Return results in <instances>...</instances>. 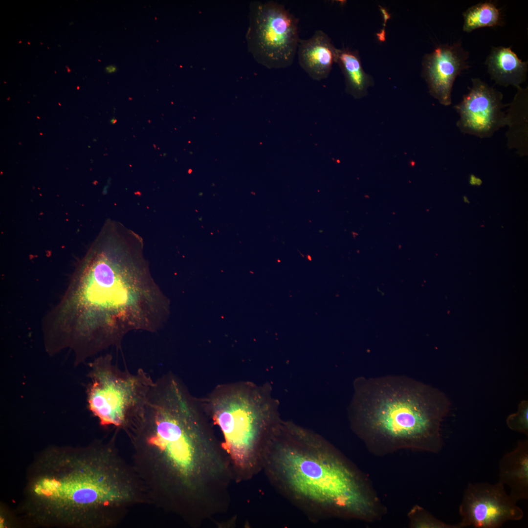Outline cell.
I'll return each instance as SVG.
<instances>
[{
    "instance_id": "obj_12",
    "label": "cell",
    "mask_w": 528,
    "mask_h": 528,
    "mask_svg": "<svg viewBox=\"0 0 528 528\" xmlns=\"http://www.w3.org/2000/svg\"><path fill=\"white\" fill-rule=\"evenodd\" d=\"M337 50L328 35L317 30L310 38L300 39L297 51L299 64L312 79H325L335 63Z\"/></svg>"
},
{
    "instance_id": "obj_23",
    "label": "cell",
    "mask_w": 528,
    "mask_h": 528,
    "mask_svg": "<svg viewBox=\"0 0 528 528\" xmlns=\"http://www.w3.org/2000/svg\"><path fill=\"white\" fill-rule=\"evenodd\" d=\"M66 67H67V72H70L71 71L70 68L69 67H67V66H66Z\"/></svg>"
},
{
    "instance_id": "obj_7",
    "label": "cell",
    "mask_w": 528,
    "mask_h": 528,
    "mask_svg": "<svg viewBox=\"0 0 528 528\" xmlns=\"http://www.w3.org/2000/svg\"><path fill=\"white\" fill-rule=\"evenodd\" d=\"M88 366L89 410L101 426L127 434L141 418L154 381L142 369L134 374L121 370L109 354L96 358Z\"/></svg>"
},
{
    "instance_id": "obj_10",
    "label": "cell",
    "mask_w": 528,
    "mask_h": 528,
    "mask_svg": "<svg viewBox=\"0 0 528 528\" xmlns=\"http://www.w3.org/2000/svg\"><path fill=\"white\" fill-rule=\"evenodd\" d=\"M472 86L462 100L454 106L460 118L457 126L463 133L484 138L490 137L506 126L503 94L480 78L471 80Z\"/></svg>"
},
{
    "instance_id": "obj_16",
    "label": "cell",
    "mask_w": 528,
    "mask_h": 528,
    "mask_svg": "<svg viewBox=\"0 0 528 528\" xmlns=\"http://www.w3.org/2000/svg\"><path fill=\"white\" fill-rule=\"evenodd\" d=\"M335 63L344 75L346 91L355 98L365 96L373 79L363 70L358 52L347 48L337 49Z\"/></svg>"
},
{
    "instance_id": "obj_3",
    "label": "cell",
    "mask_w": 528,
    "mask_h": 528,
    "mask_svg": "<svg viewBox=\"0 0 528 528\" xmlns=\"http://www.w3.org/2000/svg\"><path fill=\"white\" fill-rule=\"evenodd\" d=\"M114 435L81 447H52L32 464L23 506L36 525L112 528L135 506L149 504Z\"/></svg>"
},
{
    "instance_id": "obj_24",
    "label": "cell",
    "mask_w": 528,
    "mask_h": 528,
    "mask_svg": "<svg viewBox=\"0 0 528 528\" xmlns=\"http://www.w3.org/2000/svg\"><path fill=\"white\" fill-rule=\"evenodd\" d=\"M28 44H30V42H28Z\"/></svg>"
},
{
    "instance_id": "obj_5",
    "label": "cell",
    "mask_w": 528,
    "mask_h": 528,
    "mask_svg": "<svg viewBox=\"0 0 528 528\" xmlns=\"http://www.w3.org/2000/svg\"><path fill=\"white\" fill-rule=\"evenodd\" d=\"M450 402L442 392L404 375L356 378L348 408L353 433L372 454L401 450L438 453Z\"/></svg>"
},
{
    "instance_id": "obj_25",
    "label": "cell",
    "mask_w": 528,
    "mask_h": 528,
    "mask_svg": "<svg viewBox=\"0 0 528 528\" xmlns=\"http://www.w3.org/2000/svg\"><path fill=\"white\" fill-rule=\"evenodd\" d=\"M22 43V41H20L19 43Z\"/></svg>"
},
{
    "instance_id": "obj_22",
    "label": "cell",
    "mask_w": 528,
    "mask_h": 528,
    "mask_svg": "<svg viewBox=\"0 0 528 528\" xmlns=\"http://www.w3.org/2000/svg\"><path fill=\"white\" fill-rule=\"evenodd\" d=\"M463 198H464V199H463V200H464V201L465 202H466V203H469V201H468V198H466V197H465V196H464V197H463Z\"/></svg>"
},
{
    "instance_id": "obj_17",
    "label": "cell",
    "mask_w": 528,
    "mask_h": 528,
    "mask_svg": "<svg viewBox=\"0 0 528 528\" xmlns=\"http://www.w3.org/2000/svg\"><path fill=\"white\" fill-rule=\"evenodd\" d=\"M462 29L469 33L478 28L503 25L500 10L491 1L478 3L468 8L463 13Z\"/></svg>"
},
{
    "instance_id": "obj_9",
    "label": "cell",
    "mask_w": 528,
    "mask_h": 528,
    "mask_svg": "<svg viewBox=\"0 0 528 528\" xmlns=\"http://www.w3.org/2000/svg\"><path fill=\"white\" fill-rule=\"evenodd\" d=\"M498 482L469 483L459 506L461 528H499L509 521H519L523 510Z\"/></svg>"
},
{
    "instance_id": "obj_15",
    "label": "cell",
    "mask_w": 528,
    "mask_h": 528,
    "mask_svg": "<svg viewBox=\"0 0 528 528\" xmlns=\"http://www.w3.org/2000/svg\"><path fill=\"white\" fill-rule=\"evenodd\" d=\"M517 88L513 100L506 113L508 127L506 136L507 146L515 149L520 156L528 155V87Z\"/></svg>"
},
{
    "instance_id": "obj_21",
    "label": "cell",
    "mask_w": 528,
    "mask_h": 528,
    "mask_svg": "<svg viewBox=\"0 0 528 528\" xmlns=\"http://www.w3.org/2000/svg\"><path fill=\"white\" fill-rule=\"evenodd\" d=\"M106 70L108 73H112L116 70V68L113 66H110L106 68Z\"/></svg>"
},
{
    "instance_id": "obj_4",
    "label": "cell",
    "mask_w": 528,
    "mask_h": 528,
    "mask_svg": "<svg viewBox=\"0 0 528 528\" xmlns=\"http://www.w3.org/2000/svg\"><path fill=\"white\" fill-rule=\"evenodd\" d=\"M263 470L273 488L312 522L339 518L372 523L387 513L368 477L321 435L281 420Z\"/></svg>"
},
{
    "instance_id": "obj_8",
    "label": "cell",
    "mask_w": 528,
    "mask_h": 528,
    "mask_svg": "<svg viewBox=\"0 0 528 528\" xmlns=\"http://www.w3.org/2000/svg\"><path fill=\"white\" fill-rule=\"evenodd\" d=\"M298 19L273 1L250 3L246 34L248 51L269 69L285 68L294 61L299 41Z\"/></svg>"
},
{
    "instance_id": "obj_1",
    "label": "cell",
    "mask_w": 528,
    "mask_h": 528,
    "mask_svg": "<svg viewBox=\"0 0 528 528\" xmlns=\"http://www.w3.org/2000/svg\"><path fill=\"white\" fill-rule=\"evenodd\" d=\"M202 400L174 374L151 388L127 434L132 463L149 504L198 527L225 513L234 482L230 462Z\"/></svg>"
},
{
    "instance_id": "obj_2",
    "label": "cell",
    "mask_w": 528,
    "mask_h": 528,
    "mask_svg": "<svg viewBox=\"0 0 528 528\" xmlns=\"http://www.w3.org/2000/svg\"><path fill=\"white\" fill-rule=\"evenodd\" d=\"M169 302L150 273L141 238L109 222L83 258L60 303L47 316L45 335L78 364L132 330L157 331Z\"/></svg>"
},
{
    "instance_id": "obj_20",
    "label": "cell",
    "mask_w": 528,
    "mask_h": 528,
    "mask_svg": "<svg viewBox=\"0 0 528 528\" xmlns=\"http://www.w3.org/2000/svg\"><path fill=\"white\" fill-rule=\"evenodd\" d=\"M470 182L472 185H479L482 183V181L478 178L476 177L473 176H471Z\"/></svg>"
},
{
    "instance_id": "obj_13",
    "label": "cell",
    "mask_w": 528,
    "mask_h": 528,
    "mask_svg": "<svg viewBox=\"0 0 528 528\" xmlns=\"http://www.w3.org/2000/svg\"><path fill=\"white\" fill-rule=\"evenodd\" d=\"M499 481L510 488L509 495L517 503L528 499V440L518 441L506 453L499 464Z\"/></svg>"
},
{
    "instance_id": "obj_11",
    "label": "cell",
    "mask_w": 528,
    "mask_h": 528,
    "mask_svg": "<svg viewBox=\"0 0 528 528\" xmlns=\"http://www.w3.org/2000/svg\"><path fill=\"white\" fill-rule=\"evenodd\" d=\"M469 52L458 41L440 44L426 54L422 60V75L430 94L444 106L452 103L451 93L457 77L469 67Z\"/></svg>"
},
{
    "instance_id": "obj_14",
    "label": "cell",
    "mask_w": 528,
    "mask_h": 528,
    "mask_svg": "<svg viewBox=\"0 0 528 528\" xmlns=\"http://www.w3.org/2000/svg\"><path fill=\"white\" fill-rule=\"evenodd\" d=\"M485 64L491 78L498 85L518 88L527 79L528 62L520 59L511 47H492Z\"/></svg>"
},
{
    "instance_id": "obj_19",
    "label": "cell",
    "mask_w": 528,
    "mask_h": 528,
    "mask_svg": "<svg viewBox=\"0 0 528 528\" xmlns=\"http://www.w3.org/2000/svg\"><path fill=\"white\" fill-rule=\"evenodd\" d=\"M507 427L511 430L528 436V401L522 400L517 411L508 416L506 420Z\"/></svg>"
},
{
    "instance_id": "obj_18",
    "label": "cell",
    "mask_w": 528,
    "mask_h": 528,
    "mask_svg": "<svg viewBox=\"0 0 528 528\" xmlns=\"http://www.w3.org/2000/svg\"><path fill=\"white\" fill-rule=\"evenodd\" d=\"M412 528H461L459 523L447 524L435 517L423 507L416 505L407 514Z\"/></svg>"
},
{
    "instance_id": "obj_6",
    "label": "cell",
    "mask_w": 528,
    "mask_h": 528,
    "mask_svg": "<svg viewBox=\"0 0 528 528\" xmlns=\"http://www.w3.org/2000/svg\"><path fill=\"white\" fill-rule=\"evenodd\" d=\"M202 401L222 436L234 482L251 479L263 470L268 443L282 419L270 385L219 384Z\"/></svg>"
}]
</instances>
